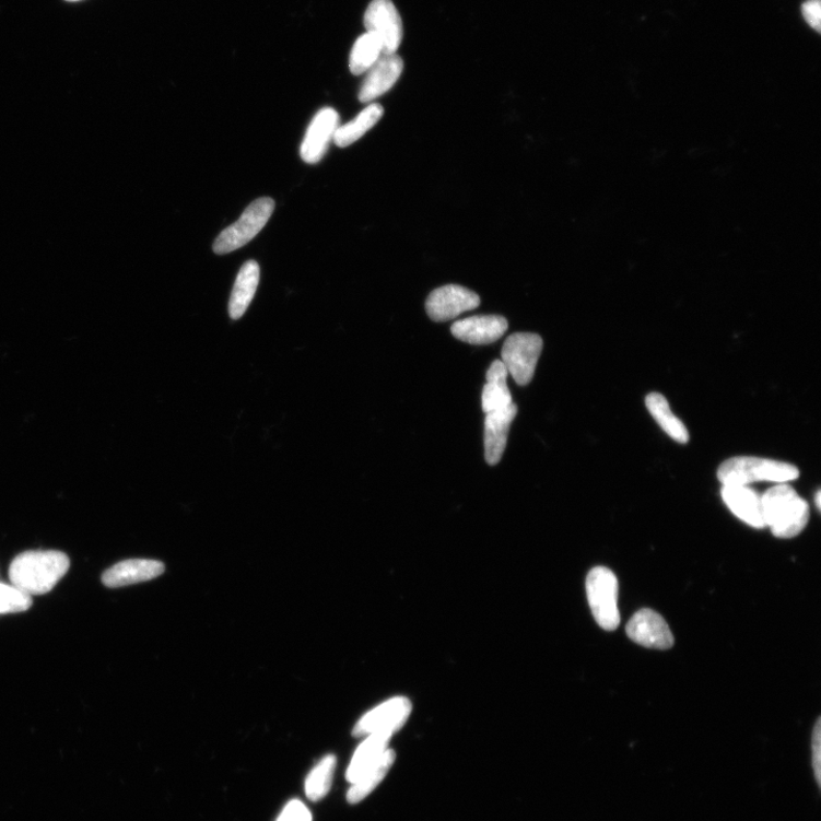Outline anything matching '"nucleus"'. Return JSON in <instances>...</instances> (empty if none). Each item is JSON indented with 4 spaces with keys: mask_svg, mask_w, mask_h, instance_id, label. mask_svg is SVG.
<instances>
[{
    "mask_svg": "<svg viewBox=\"0 0 821 821\" xmlns=\"http://www.w3.org/2000/svg\"><path fill=\"white\" fill-rule=\"evenodd\" d=\"M70 567L64 552L56 550L25 551L10 566L12 586L22 593L45 595L57 587Z\"/></svg>",
    "mask_w": 821,
    "mask_h": 821,
    "instance_id": "1",
    "label": "nucleus"
},
{
    "mask_svg": "<svg viewBox=\"0 0 821 821\" xmlns=\"http://www.w3.org/2000/svg\"><path fill=\"white\" fill-rule=\"evenodd\" d=\"M765 526L779 539L798 537L806 528L810 509L796 490L786 483L767 490L762 496Z\"/></svg>",
    "mask_w": 821,
    "mask_h": 821,
    "instance_id": "2",
    "label": "nucleus"
},
{
    "mask_svg": "<svg viewBox=\"0 0 821 821\" xmlns=\"http://www.w3.org/2000/svg\"><path fill=\"white\" fill-rule=\"evenodd\" d=\"M796 466L754 457H736L726 460L718 470L724 485H749L755 482L788 483L799 479Z\"/></svg>",
    "mask_w": 821,
    "mask_h": 821,
    "instance_id": "3",
    "label": "nucleus"
},
{
    "mask_svg": "<svg viewBox=\"0 0 821 821\" xmlns=\"http://www.w3.org/2000/svg\"><path fill=\"white\" fill-rule=\"evenodd\" d=\"M586 588L589 606L598 625L606 631L617 630L621 621L617 575L607 567H595L587 576Z\"/></svg>",
    "mask_w": 821,
    "mask_h": 821,
    "instance_id": "4",
    "label": "nucleus"
},
{
    "mask_svg": "<svg viewBox=\"0 0 821 821\" xmlns=\"http://www.w3.org/2000/svg\"><path fill=\"white\" fill-rule=\"evenodd\" d=\"M274 208L275 202L271 198H260L254 201L241 219L219 235L214 244L215 254H230L250 243L268 224Z\"/></svg>",
    "mask_w": 821,
    "mask_h": 821,
    "instance_id": "5",
    "label": "nucleus"
},
{
    "mask_svg": "<svg viewBox=\"0 0 821 821\" xmlns=\"http://www.w3.org/2000/svg\"><path fill=\"white\" fill-rule=\"evenodd\" d=\"M543 350V340L537 333L517 332L502 348V363L518 386L531 384Z\"/></svg>",
    "mask_w": 821,
    "mask_h": 821,
    "instance_id": "6",
    "label": "nucleus"
},
{
    "mask_svg": "<svg viewBox=\"0 0 821 821\" xmlns=\"http://www.w3.org/2000/svg\"><path fill=\"white\" fill-rule=\"evenodd\" d=\"M412 704L402 696L392 697L363 715L354 728V736L379 734L392 737L410 718Z\"/></svg>",
    "mask_w": 821,
    "mask_h": 821,
    "instance_id": "7",
    "label": "nucleus"
},
{
    "mask_svg": "<svg viewBox=\"0 0 821 821\" xmlns=\"http://www.w3.org/2000/svg\"><path fill=\"white\" fill-rule=\"evenodd\" d=\"M367 33L383 44L384 55H396L403 39V23L391 0H373L364 14Z\"/></svg>",
    "mask_w": 821,
    "mask_h": 821,
    "instance_id": "8",
    "label": "nucleus"
},
{
    "mask_svg": "<svg viewBox=\"0 0 821 821\" xmlns=\"http://www.w3.org/2000/svg\"><path fill=\"white\" fill-rule=\"evenodd\" d=\"M480 305L481 298L473 291L447 284L433 291L426 302V312L433 321L447 322Z\"/></svg>",
    "mask_w": 821,
    "mask_h": 821,
    "instance_id": "9",
    "label": "nucleus"
},
{
    "mask_svg": "<svg viewBox=\"0 0 821 821\" xmlns=\"http://www.w3.org/2000/svg\"><path fill=\"white\" fill-rule=\"evenodd\" d=\"M628 637L646 648L666 650L675 644L673 634L667 621L652 609H642L626 625Z\"/></svg>",
    "mask_w": 821,
    "mask_h": 821,
    "instance_id": "10",
    "label": "nucleus"
},
{
    "mask_svg": "<svg viewBox=\"0 0 821 821\" xmlns=\"http://www.w3.org/2000/svg\"><path fill=\"white\" fill-rule=\"evenodd\" d=\"M339 122V115L332 108H325L316 114L301 148L302 159L306 164L314 165L322 161Z\"/></svg>",
    "mask_w": 821,
    "mask_h": 821,
    "instance_id": "11",
    "label": "nucleus"
},
{
    "mask_svg": "<svg viewBox=\"0 0 821 821\" xmlns=\"http://www.w3.org/2000/svg\"><path fill=\"white\" fill-rule=\"evenodd\" d=\"M506 317L500 315H476L457 321L453 335L470 345H490L508 330Z\"/></svg>",
    "mask_w": 821,
    "mask_h": 821,
    "instance_id": "12",
    "label": "nucleus"
},
{
    "mask_svg": "<svg viewBox=\"0 0 821 821\" xmlns=\"http://www.w3.org/2000/svg\"><path fill=\"white\" fill-rule=\"evenodd\" d=\"M404 69L403 60L397 55H383L365 73L359 93L362 103L375 101L386 94L399 81Z\"/></svg>",
    "mask_w": 821,
    "mask_h": 821,
    "instance_id": "13",
    "label": "nucleus"
},
{
    "mask_svg": "<svg viewBox=\"0 0 821 821\" xmlns=\"http://www.w3.org/2000/svg\"><path fill=\"white\" fill-rule=\"evenodd\" d=\"M518 407H511L486 413L485 418V460L490 466H496L505 454L508 436Z\"/></svg>",
    "mask_w": 821,
    "mask_h": 821,
    "instance_id": "14",
    "label": "nucleus"
},
{
    "mask_svg": "<svg viewBox=\"0 0 821 821\" xmlns=\"http://www.w3.org/2000/svg\"><path fill=\"white\" fill-rule=\"evenodd\" d=\"M165 572L162 562L152 560H128L105 571L102 582L108 588H122L151 580Z\"/></svg>",
    "mask_w": 821,
    "mask_h": 821,
    "instance_id": "15",
    "label": "nucleus"
},
{
    "mask_svg": "<svg viewBox=\"0 0 821 821\" xmlns=\"http://www.w3.org/2000/svg\"><path fill=\"white\" fill-rule=\"evenodd\" d=\"M722 494L736 517L752 527H765L761 496L749 485H724Z\"/></svg>",
    "mask_w": 821,
    "mask_h": 821,
    "instance_id": "16",
    "label": "nucleus"
},
{
    "mask_svg": "<svg viewBox=\"0 0 821 821\" xmlns=\"http://www.w3.org/2000/svg\"><path fill=\"white\" fill-rule=\"evenodd\" d=\"M260 279L259 265L248 260L238 272L230 300V316L232 320L242 319L251 304Z\"/></svg>",
    "mask_w": 821,
    "mask_h": 821,
    "instance_id": "17",
    "label": "nucleus"
},
{
    "mask_svg": "<svg viewBox=\"0 0 821 821\" xmlns=\"http://www.w3.org/2000/svg\"><path fill=\"white\" fill-rule=\"evenodd\" d=\"M508 375L502 361L496 360L491 364L482 392V408L485 414L513 404V396L507 385Z\"/></svg>",
    "mask_w": 821,
    "mask_h": 821,
    "instance_id": "18",
    "label": "nucleus"
},
{
    "mask_svg": "<svg viewBox=\"0 0 821 821\" xmlns=\"http://www.w3.org/2000/svg\"><path fill=\"white\" fill-rule=\"evenodd\" d=\"M646 407L658 423L659 427L664 430L672 439L680 444H687L690 442V433H688L684 423L677 418L666 399V397L659 392H650L646 397Z\"/></svg>",
    "mask_w": 821,
    "mask_h": 821,
    "instance_id": "19",
    "label": "nucleus"
},
{
    "mask_svg": "<svg viewBox=\"0 0 821 821\" xmlns=\"http://www.w3.org/2000/svg\"><path fill=\"white\" fill-rule=\"evenodd\" d=\"M390 738L379 734L366 736L356 750L348 772V779L354 783L368 767L376 764L389 749Z\"/></svg>",
    "mask_w": 821,
    "mask_h": 821,
    "instance_id": "20",
    "label": "nucleus"
},
{
    "mask_svg": "<svg viewBox=\"0 0 821 821\" xmlns=\"http://www.w3.org/2000/svg\"><path fill=\"white\" fill-rule=\"evenodd\" d=\"M384 115V108L378 103L370 104L356 118L347 125L339 126L333 137L340 148H348L359 141L365 132L374 128Z\"/></svg>",
    "mask_w": 821,
    "mask_h": 821,
    "instance_id": "21",
    "label": "nucleus"
},
{
    "mask_svg": "<svg viewBox=\"0 0 821 821\" xmlns=\"http://www.w3.org/2000/svg\"><path fill=\"white\" fill-rule=\"evenodd\" d=\"M395 759V752L388 749L376 764L368 767L365 773L352 783V787L348 794L350 804L355 805L364 800L384 781Z\"/></svg>",
    "mask_w": 821,
    "mask_h": 821,
    "instance_id": "22",
    "label": "nucleus"
},
{
    "mask_svg": "<svg viewBox=\"0 0 821 821\" xmlns=\"http://www.w3.org/2000/svg\"><path fill=\"white\" fill-rule=\"evenodd\" d=\"M383 55L384 48L379 38L366 32L355 42L352 48L350 57L352 73L355 75L365 73Z\"/></svg>",
    "mask_w": 821,
    "mask_h": 821,
    "instance_id": "23",
    "label": "nucleus"
},
{
    "mask_svg": "<svg viewBox=\"0 0 821 821\" xmlns=\"http://www.w3.org/2000/svg\"><path fill=\"white\" fill-rule=\"evenodd\" d=\"M336 764V758L327 755L310 772L305 784L306 796L310 801L317 802L327 797L331 789Z\"/></svg>",
    "mask_w": 821,
    "mask_h": 821,
    "instance_id": "24",
    "label": "nucleus"
},
{
    "mask_svg": "<svg viewBox=\"0 0 821 821\" xmlns=\"http://www.w3.org/2000/svg\"><path fill=\"white\" fill-rule=\"evenodd\" d=\"M32 605V596L12 585L0 584V615L28 611Z\"/></svg>",
    "mask_w": 821,
    "mask_h": 821,
    "instance_id": "25",
    "label": "nucleus"
},
{
    "mask_svg": "<svg viewBox=\"0 0 821 821\" xmlns=\"http://www.w3.org/2000/svg\"><path fill=\"white\" fill-rule=\"evenodd\" d=\"M309 809L301 801L294 800L286 805L277 821H312Z\"/></svg>",
    "mask_w": 821,
    "mask_h": 821,
    "instance_id": "26",
    "label": "nucleus"
},
{
    "mask_svg": "<svg viewBox=\"0 0 821 821\" xmlns=\"http://www.w3.org/2000/svg\"><path fill=\"white\" fill-rule=\"evenodd\" d=\"M812 766L814 778L820 786L821 784V720H817L812 732Z\"/></svg>",
    "mask_w": 821,
    "mask_h": 821,
    "instance_id": "27",
    "label": "nucleus"
},
{
    "mask_svg": "<svg viewBox=\"0 0 821 821\" xmlns=\"http://www.w3.org/2000/svg\"><path fill=\"white\" fill-rule=\"evenodd\" d=\"M802 14L811 28L820 33L821 28V2L820 0H807L802 5Z\"/></svg>",
    "mask_w": 821,
    "mask_h": 821,
    "instance_id": "28",
    "label": "nucleus"
},
{
    "mask_svg": "<svg viewBox=\"0 0 821 821\" xmlns=\"http://www.w3.org/2000/svg\"><path fill=\"white\" fill-rule=\"evenodd\" d=\"M820 496H821V492L818 491L816 494V506L818 511H820V502H821Z\"/></svg>",
    "mask_w": 821,
    "mask_h": 821,
    "instance_id": "29",
    "label": "nucleus"
},
{
    "mask_svg": "<svg viewBox=\"0 0 821 821\" xmlns=\"http://www.w3.org/2000/svg\"><path fill=\"white\" fill-rule=\"evenodd\" d=\"M67 2H79V0H67Z\"/></svg>",
    "mask_w": 821,
    "mask_h": 821,
    "instance_id": "30",
    "label": "nucleus"
}]
</instances>
